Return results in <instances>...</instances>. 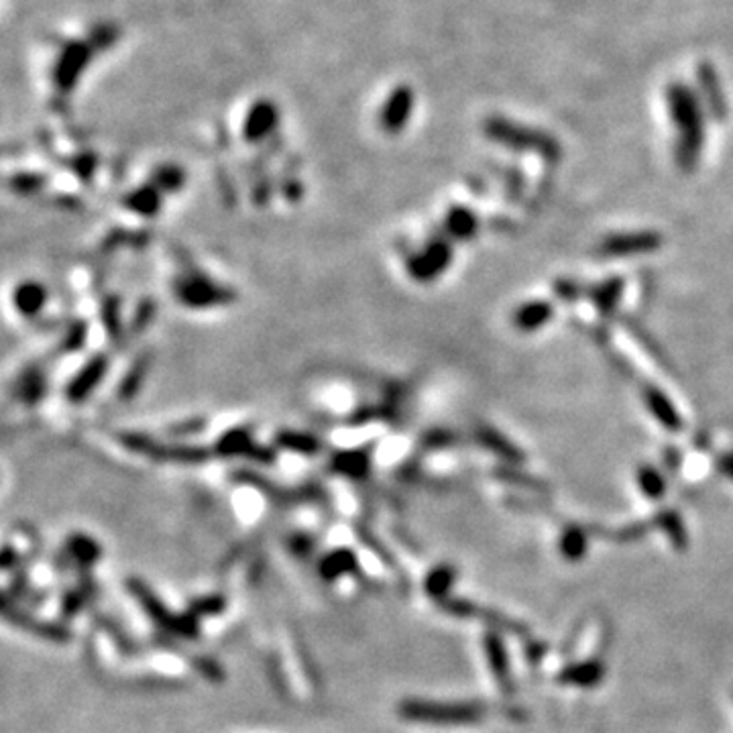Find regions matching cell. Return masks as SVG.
<instances>
[{
	"mask_svg": "<svg viewBox=\"0 0 733 733\" xmlns=\"http://www.w3.org/2000/svg\"><path fill=\"white\" fill-rule=\"evenodd\" d=\"M452 263V244L447 236H434L406 259L408 276L418 284H432Z\"/></svg>",
	"mask_w": 733,
	"mask_h": 733,
	"instance_id": "4",
	"label": "cell"
},
{
	"mask_svg": "<svg viewBox=\"0 0 733 733\" xmlns=\"http://www.w3.org/2000/svg\"><path fill=\"white\" fill-rule=\"evenodd\" d=\"M217 450L225 457L249 455V452L253 450V436H251L249 430L235 428L231 430V432H226L220 438L217 444Z\"/></svg>",
	"mask_w": 733,
	"mask_h": 733,
	"instance_id": "23",
	"label": "cell"
},
{
	"mask_svg": "<svg viewBox=\"0 0 733 733\" xmlns=\"http://www.w3.org/2000/svg\"><path fill=\"white\" fill-rule=\"evenodd\" d=\"M127 587H128V593L135 595V599L141 603V607L145 609V614L157 625H160L163 631L174 634L177 638H198L200 634L198 617H194L192 614H185L179 617L174 615L160 599H157V595L139 579H128Z\"/></svg>",
	"mask_w": 733,
	"mask_h": 733,
	"instance_id": "2",
	"label": "cell"
},
{
	"mask_svg": "<svg viewBox=\"0 0 733 733\" xmlns=\"http://www.w3.org/2000/svg\"><path fill=\"white\" fill-rule=\"evenodd\" d=\"M638 483L642 487V491L646 498L650 499H660L666 491V481L663 477V473L658 469H654L650 465H644L638 469Z\"/></svg>",
	"mask_w": 733,
	"mask_h": 733,
	"instance_id": "24",
	"label": "cell"
},
{
	"mask_svg": "<svg viewBox=\"0 0 733 733\" xmlns=\"http://www.w3.org/2000/svg\"><path fill=\"white\" fill-rule=\"evenodd\" d=\"M336 461H339V469L344 471V475L353 477H363L366 466H369V461H366L363 452H344Z\"/></svg>",
	"mask_w": 733,
	"mask_h": 733,
	"instance_id": "30",
	"label": "cell"
},
{
	"mask_svg": "<svg viewBox=\"0 0 733 733\" xmlns=\"http://www.w3.org/2000/svg\"><path fill=\"white\" fill-rule=\"evenodd\" d=\"M225 607H226L225 595L214 593V595H206V597H200L196 601H192L188 614H192L194 617H198V620H200L202 615H217Z\"/></svg>",
	"mask_w": 733,
	"mask_h": 733,
	"instance_id": "28",
	"label": "cell"
},
{
	"mask_svg": "<svg viewBox=\"0 0 733 733\" xmlns=\"http://www.w3.org/2000/svg\"><path fill=\"white\" fill-rule=\"evenodd\" d=\"M644 401L646 406H648L650 414L656 418L660 424H663V428L671 430V432H680L682 430V418L677 412V408L671 399L666 398V395L658 390V387H652V385H646L644 387Z\"/></svg>",
	"mask_w": 733,
	"mask_h": 733,
	"instance_id": "15",
	"label": "cell"
},
{
	"mask_svg": "<svg viewBox=\"0 0 733 733\" xmlns=\"http://www.w3.org/2000/svg\"><path fill=\"white\" fill-rule=\"evenodd\" d=\"M485 648H487L489 663H491L493 666L495 677L499 679L501 687H506L503 682H507V660H506V652L501 650V642L495 636H489L485 639Z\"/></svg>",
	"mask_w": 733,
	"mask_h": 733,
	"instance_id": "27",
	"label": "cell"
},
{
	"mask_svg": "<svg viewBox=\"0 0 733 733\" xmlns=\"http://www.w3.org/2000/svg\"><path fill=\"white\" fill-rule=\"evenodd\" d=\"M455 579H457V571L452 569L450 564H441L430 571V574L426 577V583H424V589H426V593L430 595V597L436 601H442L444 597H447L452 583H455Z\"/></svg>",
	"mask_w": 733,
	"mask_h": 733,
	"instance_id": "22",
	"label": "cell"
},
{
	"mask_svg": "<svg viewBox=\"0 0 733 733\" xmlns=\"http://www.w3.org/2000/svg\"><path fill=\"white\" fill-rule=\"evenodd\" d=\"M552 316H555L552 304L544 300H531L514 312V326L522 333H534V330L548 325Z\"/></svg>",
	"mask_w": 733,
	"mask_h": 733,
	"instance_id": "16",
	"label": "cell"
},
{
	"mask_svg": "<svg viewBox=\"0 0 733 733\" xmlns=\"http://www.w3.org/2000/svg\"><path fill=\"white\" fill-rule=\"evenodd\" d=\"M560 550L566 560H579L583 558L587 550V534L577 526H571L564 530L563 540H560Z\"/></svg>",
	"mask_w": 733,
	"mask_h": 733,
	"instance_id": "26",
	"label": "cell"
},
{
	"mask_svg": "<svg viewBox=\"0 0 733 733\" xmlns=\"http://www.w3.org/2000/svg\"><path fill=\"white\" fill-rule=\"evenodd\" d=\"M660 244H663V236L652 231L611 235L599 244V253L605 257L642 255V253H652V251L660 249Z\"/></svg>",
	"mask_w": 733,
	"mask_h": 733,
	"instance_id": "8",
	"label": "cell"
},
{
	"mask_svg": "<svg viewBox=\"0 0 733 733\" xmlns=\"http://www.w3.org/2000/svg\"><path fill=\"white\" fill-rule=\"evenodd\" d=\"M100 556H103L100 544L86 534H71L63 544V558L76 563L80 569H90L92 564L98 563Z\"/></svg>",
	"mask_w": 733,
	"mask_h": 733,
	"instance_id": "17",
	"label": "cell"
},
{
	"mask_svg": "<svg viewBox=\"0 0 733 733\" xmlns=\"http://www.w3.org/2000/svg\"><path fill=\"white\" fill-rule=\"evenodd\" d=\"M412 111H414V92L412 88H408V86H398L395 88L390 98H387V103L383 104V109H381V127H383L385 133L390 135H398L404 131V127L412 119Z\"/></svg>",
	"mask_w": 733,
	"mask_h": 733,
	"instance_id": "9",
	"label": "cell"
},
{
	"mask_svg": "<svg viewBox=\"0 0 733 733\" xmlns=\"http://www.w3.org/2000/svg\"><path fill=\"white\" fill-rule=\"evenodd\" d=\"M658 523H660V528H663L668 536L672 538V542H674V546H685L687 544V531H685V528H682V522H680V517L674 514V512H663L658 515V520H656Z\"/></svg>",
	"mask_w": 733,
	"mask_h": 733,
	"instance_id": "29",
	"label": "cell"
},
{
	"mask_svg": "<svg viewBox=\"0 0 733 733\" xmlns=\"http://www.w3.org/2000/svg\"><path fill=\"white\" fill-rule=\"evenodd\" d=\"M174 292L179 304H184L185 308H196V310L198 308L228 304L233 300L231 290L220 287L218 284L210 282L206 276H198V273L177 277Z\"/></svg>",
	"mask_w": 733,
	"mask_h": 733,
	"instance_id": "6",
	"label": "cell"
},
{
	"mask_svg": "<svg viewBox=\"0 0 733 733\" xmlns=\"http://www.w3.org/2000/svg\"><path fill=\"white\" fill-rule=\"evenodd\" d=\"M485 128L491 139L503 143V145H509L512 149L536 151V153H540L546 160H556L558 157L556 141L550 139L548 135L531 133L528 128H520L501 119L489 120Z\"/></svg>",
	"mask_w": 733,
	"mask_h": 733,
	"instance_id": "5",
	"label": "cell"
},
{
	"mask_svg": "<svg viewBox=\"0 0 733 733\" xmlns=\"http://www.w3.org/2000/svg\"><path fill=\"white\" fill-rule=\"evenodd\" d=\"M3 614L11 623L19 625V628L31 631V634L39 636L43 639H49V642L66 644L71 639V634H70V630L66 628V625L52 623V622H41V620H37V617L29 615L27 611L19 609L17 605H3Z\"/></svg>",
	"mask_w": 733,
	"mask_h": 733,
	"instance_id": "11",
	"label": "cell"
},
{
	"mask_svg": "<svg viewBox=\"0 0 733 733\" xmlns=\"http://www.w3.org/2000/svg\"><path fill=\"white\" fill-rule=\"evenodd\" d=\"M358 560L353 550L349 548H336L320 560L318 572L320 577L333 583V581L344 577V574H358Z\"/></svg>",
	"mask_w": 733,
	"mask_h": 733,
	"instance_id": "18",
	"label": "cell"
},
{
	"mask_svg": "<svg viewBox=\"0 0 733 733\" xmlns=\"http://www.w3.org/2000/svg\"><path fill=\"white\" fill-rule=\"evenodd\" d=\"M671 109L674 125L679 128L677 161L682 169L691 171L703 147V117L699 103L687 88L674 86L671 90Z\"/></svg>",
	"mask_w": 733,
	"mask_h": 733,
	"instance_id": "1",
	"label": "cell"
},
{
	"mask_svg": "<svg viewBox=\"0 0 733 733\" xmlns=\"http://www.w3.org/2000/svg\"><path fill=\"white\" fill-rule=\"evenodd\" d=\"M92 52H95V45L86 41H71L70 45L63 47L54 70V84L57 90L63 92V95L74 90L78 78L88 66Z\"/></svg>",
	"mask_w": 733,
	"mask_h": 733,
	"instance_id": "7",
	"label": "cell"
},
{
	"mask_svg": "<svg viewBox=\"0 0 733 733\" xmlns=\"http://www.w3.org/2000/svg\"><path fill=\"white\" fill-rule=\"evenodd\" d=\"M444 231L452 241H469L479 233V218L465 206H450L444 217Z\"/></svg>",
	"mask_w": 733,
	"mask_h": 733,
	"instance_id": "19",
	"label": "cell"
},
{
	"mask_svg": "<svg viewBox=\"0 0 733 733\" xmlns=\"http://www.w3.org/2000/svg\"><path fill=\"white\" fill-rule=\"evenodd\" d=\"M622 292H623V279L611 277L607 279V282H603L595 287L591 298L595 301V306H597V310L607 316L615 310L617 304H620Z\"/></svg>",
	"mask_w": 733,
	"mask_h": 733,
	"instance_id": "21",
	"label": "cell"
},
{
	"mask_svg": "<svg viewBox=\"0 0 733 733\" xmlns=\"http://www.w3.org/2000/svg\"><path fill=\"white\" fill-rule=\"evenodd\" d=\"M479 442L483 444L485 449H489L491 452H495L503 461L509 463V465H520L523 461V452L507 441V438H503L498 430L493 428H479L477 432Z\"/></svg>",
	"mask_w": 733,
	"mask_h": 733,
	"instance_id": "20",
	"label": "cell"
},
{
	"mask_svg": "<svg viewBox=\"0 0 733 733\" xmlns=\"http://www.w3.org/2000/svg\"><path fill=\"white\" fill-rule=\"evenodd\" d=\"M555 287H556V296L566 301H574L581 296V287L577 282H572V279H558Z\"/></svg>",
	"mask_w": 733,
	"mask_h": 733,
	"instance_id": "33",
	"label": "cell"
},
{
	"mask_svg": "<svg viewBox=\"0 0 733 733\" xmlns=\"http://www.w3.org/2000/svg\"><path fill=\"white\" fill-rule=\"evenodd\" d=\"M499 477H501L503 481H507V483H515V485L522 483V485H528V487H534V489H536V487L542 489L540 481L522 475V473H515V471H512V469H503V471H499Z\"/></svg>",
	"mask_w": 733,
	"mask_h": 733,
	"instance_id": "34",
	"label": "cell"
},
{
	"mask_svg": "<svg viewBox=\"0 0 733 733\" xmlns=\"http://www.w3.org/2000/svg\"><path fill=\"white\" fill-rule=\"evenodd\" d=\"M563 679L581 682V685H593V682H597L601 679V668L597 664H585V666H579L577 671H572V672L569 671Z\"/></svg>",
	"mask_w": 733,
	"mask_h": 733,
	"instance_id": "32",
	"label": "cell"
},
{
	"mask_svg": "<svg viewBox=\"0 0 733 733\" xmlns=\"http://www.w3.org/2000/svg\"><path fill=\"white\" fill-rule=\"evenodd\" d=\"M106 369H109V358L103 355L90 358V361L82 366L80 373L68 383L66 393L70 401L88 399V395H92V391L103 383Z\"/></svg>",
	"mask_w": 733,
	"mask_h": 733,
	"instance_id": "12",
	"label": "cell"
},
{
	"mask_svg": "<svg viewBox=\"0 0 733 733\" xmlns=\"http://www.w3.org/2000/svg\"><path fill=\"white\" fill-rule=\"evenodd\" d=\"M88 595H90V589H78V591H70L66 593V597L62 601V615L63 617H71L76 615L78 611L82 609V605L86 601H88Z\"/></svg>",
	"mask_w": 733,
	"mask_h": 733,
	"instance_id": "31",
	"label": "cell"
},
{
	"mask_svg": "<svg viewBox=\"0 0 733 733\" xmlns=\"http://www.w3.org/2000/svg\"><path fill=\"white\" fill-rule=\"evenodd\" d=\"M279 111L271 100H259L251 106L243 122V139L247 143H261L276 131Z\"/></svg>",
	"mask_w": 733,
	"mask_h": 733,
	"instance_id": "10",
	"label": "cell"
},
{
	"mask_svg": "<svg viewBox=\"0 0 733 733\" xmlns=\"http://www.w3.org/2000/svg\"><path fill=\"white\" fill-rule=\"evenodd\" d=\"M717 466H720V471L725 477L733 481V452H725V455L717 458Z\"/></svg>",
	"mask_w": 733,
	"mask_h": 733,
	"instance_id": "35",
	"label": "cell"
},
{
	"mask_svg": "<svg viewBox=\"0 0 733 733\" xmlns=\"http://www.w3.org/2000/svg\"><path fill=\"white\" fill-rule=\"evenodd\" d=\"M151 182H153L163 194H171L184 188L185 174L182 168H177V165H161L160 169H155Z\"/></svg>",
	"mask_w": 733,
	"mask_h": 733,
	"instance_id": "25",
	"label": "cell"
},
{
	"mask_svg": "<svg viewBox=\"0 0 733 733\" xmlns=\"http://www.w3.org/2000/svg\"><path fill=\"white\" fill-rule=\"evenodd\" d=\"M49 293L47 287L41 282H35V279H25L14 285L12 290V306L23 318H35L43 312V308L47 306Z\"/></svg>",
	"mask_w": 733,
	"mask_h": 733,
	"instance_id": "13",
	"label": "cell"
},
{
	"mask_svg": "<svg viewBox=\"0 0 733 733\" xmlns=\"http://www.w3.org/2000/svg\"><path fill=\"white\" fill-rule=\"evenodd\" d=\"M163 196L165 194L151 182L145 185H139V188L133 190L131 194H127L122 202H125L128 210L136 214V217L155 218L163 208Z\"/></svg>",
	"mask_w": 733,
	"mask_h": 733,
	"instance_id": "14",
	"label": "cell"
},
{
	"mask_svg": "<svg viewBox=\"0 0 733 733\" xmlns=\"http://www.w3.org/2000/svg\"><path fill=\"white\" fill-rule=\"evenodd\" d=\"M399 715L406 721L418 723H441V725H461L475 723L483 717V709L477 705H449V703H426V701H404L398 707Z\"/></svg>",
	"mask_w": 733,
	"mask_h": 733,
	"instance_id": "3",
	"label": "cell"
}]
</instances>
